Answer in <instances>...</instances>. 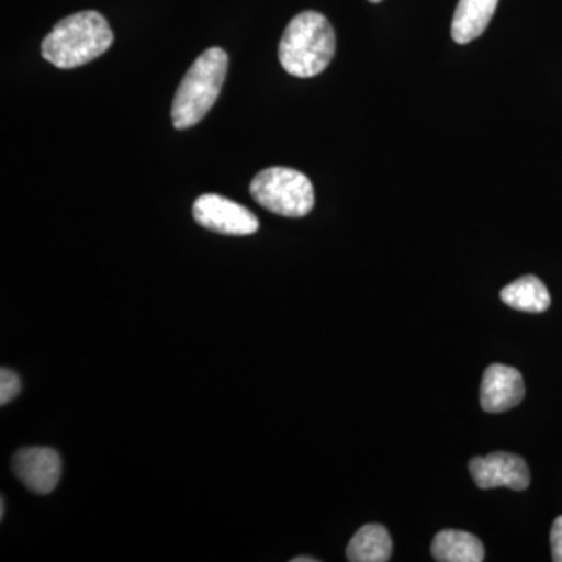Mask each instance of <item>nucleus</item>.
Segmentation results:
<instances>
[{
	"mask_svg": "<svg viewBox=\"0 0 562 562\" xmlns=\"http://www.w3.org/2000/svg\"><path fill=\"white\" fill-rule=\"evenodd\" d=\"M250 194L262 209L283 217L306 216L314 206V188L308 177L280 166L255 176Z\"/></svg>",
	"mask_w": 562,
	"mask_h": 562,
	"instance_id": "nucleus-4",
	"label": "nucleus"
},
{
	"mask_svg": "<svg viewBox=\"0 0 562 562\" xmlns=\"http://www.w3.org/2000/svg\"><path fill=\"white\" fill-rule=\"evenodd\" d=\"M469 471L480 490L505 486L513 491H525L530 486L527 462L517 454L497 452L473 458L469 462Z\"/></svg>",
	"mask_w": 562,
	"mask_h": 562,
	"instance_id": "nucleus-6",
	"label": "nucleus"
},
{
	"mask_svg": "<svg viewBox=\"0 0 562 562\" xmlns=\"http://www.w3.org/2000/svg\"><path fill=\"white\" fill-rule=\"evenodd\" d=\"M228 55L220 47L203 52L181 80L173 98L171 116L177 131L199 124L220 98L227 77Z\"/></svg>",
	"mask_w": 562,
	"mask_h": 562,
	"instance_id": "nucleus-3",
	"label": "nucleus"
},
{
	"mask_svg": "<svg viewBox=\"0 0 562 562\" xmlns=\"http://www.w3.org/2000/svg\"><path fill=\"white\" fill-rule=\"evenodd\" d=\"M335 50V31L327 18L316 11H303L281 36L279 58L288 74L310 79L327 69Z\"/></svg>",
	"mask_w": 562,
	"mask_h": 562,
	"instance_id": "nucleus-2",
	"label": "nucleus"
},
{
	"mask_svg": "<svg viewBox=\"0 0 562 562\" xmlns=\"http://www.w3.org/2000/svg\"><path fill=\"white\" fill-rule=\"evenodd\" d=\"M431 554L441 562H482L484 547L471 532L442 530L432 539Z\"/></svg>",
	"mask_w": 562,
	"mask_h": 562,
	"instance_id": "nucleus-10",
	"label": "nucleus"
},
{
	"mask_svg": "<svg viewBox=\"0 0 562 562\" xmlns=\"http://www.w3.org/2000/svg\"><path fill=\"white\" fill-rule=\"evenodd\" d=\"M501 299L509 308L535 314L547 312L552 303L546 284L535 276L520 277L503 288Z\"/></svg>",
	"mask_w": 562,
	"mask_h": 562,
	"instance_id": "nucleus-12",
	"label": "nucleus"
},
{
	"mask_svg": "<svg viewBox=\"0 0 562 562\" xmlns=\"http://www.w3.org/2000/svg\"><path fill=\"white\" fill-rule=\"evenodd\" d=\"M192 214L203 228L222 235H254L260 228V222L250 210L220 194L201 195L192 206Z\"/></svg>",
	"mask_w": 562,
	"mask_h": 562,
	"instance_id": "nucleus-5",
	"label": "nucleus"
},
{
	"mask_svg": "<svg viewBox=\"0 0 562 562\" xmlns=\"http://www.w3.org/2000/svg\"><path fill=\"white\" fill-rule=\"evenodd\" d=\"M113 44L109 22L98 11L70 14L43 40L44 60L60 69H74L101 57Z\"/></svg>",
	"mask_w": 562,
	"mask_h": 562,
	"instance_id": "nucleus-1",
	"label": "nucleus"
},
{
	"mask_svg": "<svg viewBox=\"0 0 562 562\" xmlns=\"http://www.w3.org/2000/svg\"><path fill=\"white\" fill-rule=\"evenodd\" d=\"M498 0H460L452 22V38L468 44L479 38L494 16Z\"/></svg>",
	"mask_w": 562,
	"mask_h": 562,
	"instance_id": "nucleus-9",
	"label": "nucleus"
},
{
	"mask_svg": "<svg viewBox=\"0 0 562 562\" xmlns=\"http://www.w3.org/2000/svg\"><path fill=\"white\" fill-rule=\"evenodd\" d=\"M552 554L554 562H562V516L554 520L552 532H550Z\"/></svg>",
	"mask_w": 562,
	"mask_h": 562,
	"instance_id": "nucleus-14",
	"label": "nucleus"
},
{
	"mask_svg": "<svg viewBox=\"0 0 562 562\" xmlns=\"http://www.w3.org/2000/svg\"><path fill=\"white\" fill-rule=\"evenodd\" d=\"M369 2L379 3L382 2V0H369Z\"/></svg>",
	"mask_w": 562,
	"mask_h": 562,
	"instance_id": "nucleus-17",
	"label": "nucleus"
},
{
	"mask_svg": "<svg viewBox=\"0 0 562 562\" xmlns=\"http://www.w3.org/2000/svg\"><path fill=\"white\" fill-rule=\"evenodd\" d=\"M392 539L386 528L379 524L364 525L347 547L351 562H386L391 560Z\"/></svg>",
	"mask_w": 562,
	"mask_h": 562,
	"instance_id": "nucleus-11",
	"label": "nucleus"
},
{
	"mask_svg": "<svg viewBox=\"0 0 562 562\" xmlns=\"http://www.w3.org/2000/svg\"><path fill=\"white\" fill-rule=\"evenodd\" d=\"M20 392L21 379L18 373L3 368L0 371V405L5 406L7 403L13 402Z\"/></svg>",
	"mask_w": 562,
	"mask_h": 562,
	"instance_id": "nucleus-13",
	"label": "nucleus"
},
{
	"mask_svg": "<svg viewBox=\"0 0 562 562\" xmlns=\"http://www.w3.org/2000/svg\"><path fill=\"white\" fill-rule=\"evenodd\" d=\"M522 373L512 366L492 364L484 372L480 403L487 413H503L524 401Z\"/></svg>",
	"mask_w": 562,
	"mask_h": 562,
	"instance_id": "nucleus-8",
	"label": "nucleus"
},
{
	"mask_svg": "<svg viewBox=\"0 0 562 562\" xmlns=\"http://www.w3.org/2000/svg\"><path fill=\"white\" fill-rule=\"evenodd\" d=\"M5 517V498L2 497V501H0V520Z\"/></svg>",
	"mask_w": 562,
	"mask_h": 562,
	"instance_id": "nucleus-16",
	"label": "nucleus"
},
{
	"mask_svg": "<svg viewBox=\"0 0 562 562\" xmlns=\"http://www.w3.org/2000/svg\"><path fill=\"white\" fill-rule=\"evenodd\" d=\"M14 475L29 491L50 494L61 479V458L57 450L47 447H27L14 453Z\"/></svg>",
	"mask_w": 562,
	"mask_h": 562,
	"instance_id": "nucleus-7",
	"label": "nucleus"
},
{
	"mask_svg": "<svg viewBox=\"0 0 562 562\" xmlns=\"http://www.w3.org/2000/svg\"><path fill=\"white\" fill-rule=\"evenodd\" d=\"M292 562H317L319 560H316V558H308V557H297V558H292L291 560Z\"/></svg>",
	"mask_w": 562,
	"mask_h": 562,
	"instance_id": "nucleus-15",
	"label": "nucleus"
}]
</instances>
